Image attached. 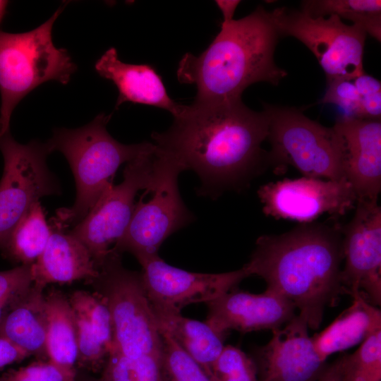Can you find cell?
Masks as SVG:
<instances>
[{
  "label": "cell",
  "mask_w": 381,
  "mask_h": 381,
  "mask_svg": "<svg viewBox=\"0 0 381 381\" xmlns=\"http://www.w3.org/2000/svg\"><path fill=\"white\" fill-rule=\"evenodd\" d=\"M267 135L263 110L250 109L241 98L182 105L172 125L151 136L157 150L195 172L198 194L214 199L247 187L269 164L262 148Z\"/></svg>",
  "instance_id": "cell-1"
},
{
  "label": "cell",
  "mask_w": 381,
  "mask_h": 381,
  "mask_svg": "<svg viewBox=\"0 0 381 381\" xmlns=\"http://www.w3.org/2000/svg\"><path fill=\"white\" fill-rule=\"evenodd\" d=\"M341 227L303 223L279 235H263L243 267L257 275L267 289L281 295L299 310L308 327L320 326L325 307L336 306L344 294Z\"/></svg>",
  "instance_id": "cell-2"
},
{
  "label": "cell",
  "mask_w": 381,
  "mask_h": 381,
  "mask_svg": "<svg viewBox=\"0 0 381 381\" xmlns=\"http://www.w3.org/2000/svg\"><path fill=\"white\" fill-rule=\"evenodd\" d=\"M279 37L270 12L259 6L242 18L222 23L219 32L200 55L185 54L177 78L196 86L197 102L241 99L244 90L258 82L277 85L287 75L274 59Z\"/></svg>",
  "instance_id": "cell-3"
},
{
  "label": "cell",
  "mask_w": 381,
  "mask_h": 381,
  "mask_svg": "<svg viewBox=\"0 0 381 381\" xmlns=\"http://www.w3.org/2000/svg\"><path fill=\"white\" fill-rule=\"evenodd\" d=\"M111 115L100 114L87 125L75 129L56 128L46 143L49 153L59 151L66 158L74 176L76 197L70 208L57 212L55 222L64 227L78 224L112 185L114 176L124 162L154 151L149 142L126 145L107 131Z\"/></svg>",
  "instance_id": "cell-4"
},
{
  "label": "cell",
  "mask_w": 381,
  "mask_h": 381,
  "mask_svg": "<svg viewBox=\"0 0 381 381\" xmlns=\"http://www.w3.org/2000/svg\"><path fill=\"white\" fill-rule=\"evenodd\" d=\"M62 9L32 30H0V122L7 128L13 111L24 97L49 80L67 84L76 70L67 51L52 41L53 25Z\"/></svg>",
  "instance_id": "cell-5"
},
{
  "label": "cell",
  "mask_w": 381,
  "mask_h": 381,
  "mask_svg": "<svg viewBox=\"0 0 381 381\" xmlns=\"http://www.w3.org/2000/svg\"><path fill=\"white\" fill-rule=\"evenodd\" d=\"M111 248L89 283L106 299L111 314L113 349L131 361H161L162 337L142 284L140 272L126 269Z\"/></svg>",
  "instance_id": "cell-6"
},
{
  "label": "cell",
  "mask_w": 381,
  "mask_h": 381,
  "mask_svg": "<svg viewBox=\"0 0 381 381\" xmlns=\"http://www.w3.org/2000/svg\"><path fill=\"white\" fill-rule=\"evenodd\" d=\"M271 145L269 164L282 171L287 165L304 176L346 179L339 138L333 128L321 125L293 107L263 105Z\"/></svg>",
  "instance_id": "cell-7"
},
{
  "label": "cell",
  "mask_w": 381,
  "mask_h": 381,
  "mask_svg": "<svg viewBox=\"0 0 381 381\" xmlns=\"http://www.w3.org/2000/svg\"><path fill=\"white\" fill-rule=\"evenodd\" d=\"M184 171L174 158L155 147L151 198L135 204L131 221L115 243V251L129 252L138 261L158 255L162 243L194 219L179 193L178 176Z\"/></svg>",
  "instance_id": "cell-8"
},
{
  "label": "cell",
  "mask_w": 381,
  "mask_h": 381,
  "mask_svg": "<svg viewBox=\"0 0 381 381\" xmlns=\"http://www.w3.org/2000/svg\"><path fill=\"white\" fill-rule=\"evenodd\" d=\"M279 37L291 36L305 44L324 71L327 82L338 78L353 80L363 74L365 31L347 25L337 16L311 17L301 10L285 7L270 12Z\"/></svg>",
  "instance_id": "cell-9"
},
{
  "label": "cell",
  "mask_w": 381,
  "mask_h": 381,
  "mask_svg": "<svg viewBox=\"0 0 381 381\" xmlns=\"http://www.w3.org/2000/svg\"><path fill=\"white\" fill-rule=\"evenodd\" d=\"M4 170L0 181V250L30 207L45 195L60 194L57 179L47 165L46 143L21 144L10 131L0 138Z\"/></svg>",
  "instance_id": "cell-10"
},
{
  "label": "cell",
  "mask_w": 381,
  "mask_h": 381,
  "mask_svg": "<svg viewBox=\"0 0 381 381\" xmlns=\"http://www.w3.org/2000/svg\"><path fill=\"white\" fill-rule=\"evenodd\" d=\"M155 151V148L128 162L123 181L106 190L85 218L69 231L85 246L97 269L109 253L111 244H115L126 229L138 191L151 193Z\"/></svg>",
  "instance_id": "cell-11"
},
{
  "label": "cell",
  "mask_w": 381,
  "mask_h": 381,
  "mask_svg": "<svg viewBox=\"0 0 381 381\" xmlns=\"http://www.w3.org/2000/svg\"><path fill=\"white\" fill-rule=\"evenodd\" d=\"M258 195L266 215L302 224L313 222L324 214L344 215L357 202L346 179H286L262 186Z\"/></svg>",
  "instance_id": "cell-12"
},
{
  "label": "cell",
  "mask_w": 381,
  "mask_h": 381,
  "mask_svg": "<svg viewBox=\"0 0 381 381\" xmlns=\"http://www.w3.org/2000/svg\"><path fill=\"white\" fill-rule=\"evenodd\" d=\"M341 233L344 294L359 292L373 306H380L381 207L377 200H358L355 214Z\"/></svg>",
  "instance_id": "cell-13"
},
{
  "label": "cell",
  "mask_w": 381,
  "mask_h": 381,
  "mask_svg": "<svg viewBox=\"0 0 381 381\" xmlns=\"http://www.w3.org/2000/svg\"><path fill=\"white\" fill-rule=\"evenodd\" d=\"M142 284L154 309L181 313L185 306L205 303L235 289L249 277L242 268L228 272H188L165 262L158 255L139 261Z\"/></svg>",
  "instance_id": "cell-14"
},
{
  "label": "cell",
  "mask_w": 381,
  "mask_h": 381,
  "mask_svg": "<svg viewBox=\"0 0 381 381\" xmlns=\"http://www.w3.org/2000/svg\"><path fill=\"white\" fill-rule=\"evenodd\" d=\"M306 320L295 315L272 330L269 342L255 351L253 358L259 381H315L327 365L318 355Z\"/></svg>",
  "instance_id": "cell-15"
},
{
  "label": "cell",
  "mask_w": 381,
  "mask_h": 381,
  "mask_svg": "<svg viewBox=\"0 0 381 381\" xmlns=\"http://www.w3.org/2000/svg\"><path fill=\"white\" fill-rule=\"evenodd\" d=\"M343 169L358 200H377L381 190L380 119L339 118L332 126Z\"/></svg>",
  "instance_id": "cell-16"
},
{
  "label": "cell",
  "mask_w": 381,
  "mask_h": 381,
  "mask_svg": "<svg viewBox=\"0 0 381 381\" xmlns=\"http://www.w3.org/2000/svg\"><path fill=\"white\" fill-rule=\"evenodd\" d=\"M206 304L205 321L224 337L232 329L273 330L296 315V308L289 301L267 289L255 294L235 288Z\"/></svg>",
  "instance_id": "cell-17"
},
{
  "label": "cell",
  "mask_w": 381,
  "mask_h": 381,
  "mask_svg": "<svg viewBox=\"0 0 381 381\" xmlns=\"http://www.w3.org/2000/svg\"><path fill=\"white\" fill-rule=\"evenodd\" d=\"M77 329V365L104 368L114 346L113 324L105 298L95 291L76 290L68 297Z\"/></svg>",
  "instance_id": "cell-18"
},
{
  "label": "cell",
  "mask_w": 381,
  "mask_h": 381,
  "mask_svg": "<svg viewBox=\"0 0 381 381\" xmlns=\"http://www.w3.org/2000/svg\"><path fill=\"white\" fill-rule=\"evenodd\" d=\"M100 76L111 80L119 91L117 109L126 102L150 105L169 111L173 116L182 104L169 95L162 77L149 64H126L119 60L116 49L109 48L95 66Z\"/></svg>",
  "instance_id": "cell-19"
},
{
  "label": "cell",
  "mask_w": 381,
  "mask_h": 381,
  "mask_svg": "<svg viewBox=\"0 0 381 381\" xmlns=\"http://www.w3.org/2000/svg\"><path fill=\"white\" fill-rule=\"evenodd\" d=\"M43 253L32 265L33 284L44 289L49 284L90 282L99 271L85 246L55 221Z\"/></svg>",
  "instance_id": "cell-20"
},
{
  "label": "cell",
  "mask_w": 381,
  "mask_h": 381,
  "mask_svg": "<svg viewBox=\"0 0 381 381\" xmlns=\"http://www.w3.org/2000/svg\"><path fill=\"white\" fill-rule=\"evenodd\" d=\"M351 296V306L322 332L311 337L315 350L323 361L332 353L361 344L381 329L380 310L359 292Z\"/></svg>",
  "instance_id": "cell-21"
},
{
  "label": "cell",
  "mask_w": 381,
  "mask_h": 381,
  "mask_svg": "<svg viewBox=\"0 0 381 381\" xmlns=\"http://www.w3.org/2000/svg\"><path fill=\"white\" fill-rule=\"evenodd\" d=\"M47 309L44 289L32 284L0 324V337L35 356L48 361L46 351Z\"/></svg>",
  "instance_id": "cell-22"
},
{
  "label": "cell",
  "mask_w": 381,
  "mask_h": 381,
  "mask_svg": "<svg viewBox=\"0 0 381 381\" xmlns=\"http://www.w3.org/2000/svg\"><path fill=\"white\" fill-rule=\"evenodd\" d=\"M152 310L159 328L212 377L213 365L224 347L225 337L205 321L183 317L181 313Z\"/></svg>",
  "instance_id": "cell-23"
},
{
  "label": "cell",
  "mask_w": 381,
  "mask_h": 381,
  "mask_svg": "<svg viewBox=\"0 0 381 381\" xmlns=\"http://www.w3.org/2000/svg\"><path fill=\"white\" fill-rule=\"evenodd\" d=\"M45 301L48 361L76 375L78 337L75 317L68 298L61 291L52 289L45 294Z\"/></svg>",
  "instance_id": "cell-24"
},
{
  "label": "cell",
  "mask_w": 381,
  "mask_h": 381,
  "mask_svg": "<svg viewBox=\"0 0 381 381\" xmlns=\"http://www.w3.org/2000/svg\"><path fill=\"white\" fill-rule=\"evenodd\" d=\"M52 234L40 202H35L15 227L4 246L2 255L20 265H33L45 249Z\"/></svg>",
  "instance_id": "cell-25"
},
{
  "label": "cell",
  "mask_w": 381,
  "mask_h": 381,
  "mask_svg": "<svg viewBox=\"0 0 381 381\" xmlns=\"http://www.w3.org/2000/svg\"><path fill=\"white\" fill-rule=\"evenodd\" d=\"M301 10L314 18L335 15L349 20L366 35L381 40L380 0H308L301 1Z\"/></svg>",
  "instance_id": "cell-26"
},
{
  "label": "cell",
  "mask_w": 381,
  "mask_h": 381,
  "mask_svg": "<svg viewBox=\"0 0 381 381\" xmlns=\"http://www.w3.org/2000/svg\"><path fill=\"white\" fill-rule=\"evenodd\" d=\"M343 381H381V329L370 335L358 349L343 356Z\"/></svg>",
  "instance_id": "cell-27"
},
{
  "label": "cell",
  "mask_w": 381,
  "mask_h": 381,
  "mask_svg": "<svg viewBox=\"0 0 381 381\" xmlns=\"http://www.w3.org/2000/svg\"><path fill=\"white\" fill-rule=\"evenodd\" d=\"M159 331L162 337L161 381H214L165 331L160 329Z\"/></svg>",
  "instance_id": "cell-28"
},
{
  "label": "cell",
  "mask_w": 381,
  "mask_h": 381,
  "mask_svg": "<svg viewBox=\"0 0 381 381\" xmlns=\"http://www.w3.org/2000/svg\"><path fill=\"white\" fill-rule=\"evenodd\" d=\"M214 381H259L253 358L240 349L224 346L212 370Z\"/></svg>",
  "instance_id": "cell-29"
},
{
  "label": "cell",
  "mask_w": 381,
  "mask_h": 381,
  "mask_svg": "<svg viewBox=\"0 0 381 381\" xmlns=\"http://www.w3.org/2000/svg\"><path fill=\"white\" fill-rule=\"evenodd\" d=\"M32 265L0 271V324L33 284Z\"/></svg>",
  "instance_id": "cell-30"
},
{
  "label": "cell",
  "mask_w": 381,
  "mask_h": 381,
  "mask_svg": "<svg viewBox=\"0 0 381 381\" xmlns=\"http://www.w3.org/2000/svg\"><path fill=\"white\" fill-rule=\"evenodd\" d=\"M321 104H332L342 111L344 118L363 119L360 97L353 80L338 78L327 82Z\"/></svg>",
  "instance_id": "cell-31"
},
{
  "label": "cell",
  "mask_w": 381,
  "mask_h": 381,
  "mask_svg": "<svg viewBox=\"0 0 381 381\" xmlns=\"http://www.w3.org/2000/svg\"><path fill=\"white\" fill-rule=\"evenodd\" d=\"M76 375L64 370L49 361H39L18 369H9L0 381H75Z\"/></svg>",
  "instance_id": "cell-32"
},
{
  "label": "cell",
  "mask_w": 381,
  "mask_h": 381,
  "mask_svg": "<svg viewBox=\"0 0 381 381\" xmlns=\"http://www.w3.org/2000/svg\"><path fill=\"white\" fill-rule=\"evenodd\" d=\"M358 90L363 118L380 119L381 83L373 76L363 73L353 80Z\"/></svg>",
  "instance_id": "cell-33"
},
{
  "label": "cell",
  "mask_w": 381,
  "mask_h": 381,
  "mask_svg": "<svg viewBox=\"0 0 381 381\" xmlns=\"http://www.w3.org/2000/svg\"><path fill=\"white\" fill-rule=\"evenodd\" d=\"M30 355L11 342L0 337V370L14 363L20 362Z\"/></svg>",
  "instance_id": "cell-34"
},
{
  "label": "cell",
  "mask_w": 381,
  "mask_h": 381,
  "mask_svg": "<svg viewBox=\"0 0 381 381\" xmlns=\"http://www.w3.org/2000/svg\"><path fill=\"white\" fill-rule=\"evenodd\" d=\"M342 364L343 356L333 363L327 365L325 371L315 381H343Z\"/></svg>",
  "instance_id": "cell-35"
},
{
  "label": "cell",
  "mask_w": 381,
  "mask_h": 381,
  "mask_svg": "<svg viewBox=\"0 0 381 381\" xmlns=\"http://www.w3.org/2000/svg\"><path fill=\"white\" fill-rule=\"evenodd\" d=\"M215 3L223 14L222 23H228L233 20L234 12L241 1L217 0Z\"/></svg>",
  "instance_id": "cell-36"
},
{
  "label": "cell",
  "mask_w": 381,
  "mask_h": 381,
  "mask_svg": "<svg viewBox=\"0 0 381 381\" xmlns=\"http://www.w3.org/2000/svg\"><path fill=\"white\" fill-rule=\"evenodd\" d=\"M8 5L7 1H1L0 0V23L3 19V17L5 13L6 8Z\"/></svg>",
  "instance_id": "cell-37"
},
{
  "label": "cell",
  "mask_w": 381,
  "mask_h": 381,
  "mask_svg": "<svg viewBox=\"0 0 381 381\" xmlns=\"http://www.w3.org/2000/svg\"><path fill=\"white\" fill-rule=\"evenodd\" d=\"M78 381H108V380L107 377L102 373V376L99 378H80Z\"/></svg>",
  "instance_id": "cell-38"
},
{
  "label": "cell",
  "mask_w": 381,
  "mask_h": 381,
  "mask_svg": "<svg viewBox=\"0 0 381 381\" xmlns=\"http://www.w3.org/2000/svg\"><path fill=\"white\" fill-rule=\"evenodd\" d=\"M9 131V128H6L1 122H0V138L4 135L7 131Z\"/></svg>",
  "instance_id": "cell-39"
}]
</instances>
